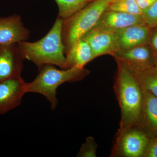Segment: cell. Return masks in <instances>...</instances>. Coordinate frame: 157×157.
I'll list each match as a JSON object with an SVG mask.
<instances>
[{
	"label": "cell",
	"mask_w": 157,
	"mask_h": 157,
	"mask_svg": "<svg viewBox=\"0 0 157 157\" xmlns=\"http://www.w3.org/2000/svg\"><path fill=\"white\" fill-rule=\"evenodd\" d=\"M118 70L114 90L121 108V120L117 134L137 127L142 112L143 95L141 88L132 72L116 60Z\"/></svg>",
	"instance_id": "6da1fadb"
},
{
	"label": "cell",
	"mask_w": 157,
	"mask_h": 157,
	"mask_svg": "<svg viewBox=\"0 0 157 157\" xmlns=\"http://www.w3.org/2000/svg\"><path fill=\"white\" fill-rule=\"evenodd\" d=\"M62 21L57 17L48 33L36 42L17 43L24 59L33 62L39 69L43 65L51 64L66 69L65 47L62 39Z\"/></svg>",
	"instance_id": "7a4b0ae2"
},
{
	"label": "cell",
	"mask_w": 157,
	"mask_h": 157,
	"mask_svg": "<svg viewBox=\"0 0 157 157\" xmlns=\"http://www.w3.org/2000/svg\"><path fill=\"white\" fill-rule=\"evenodd\" d=\"M33 81L26 82V92L42 95L50 103L51 109L54 110L58 104L57 90L66 82L81 81L90 73L84 68L72 67L59 70L53 65H43Z\"/></svg>",
	"instance_id": "3957f363"
},
{
	"label": "cell",
	"mask_w": 157,
	"mask_h": 157,
	"mask_svg": "<svg viewBox=\"0 0 157 157\" xmlns=\"http://www.w3.org/2000/svg\"><path fill=\"white\" fill-rule=\"evenodd\" d=\"M112 0H94L62 24V39L65 55L78 39L95 26Z\"/></svg>",
	"instance_id": "277c9868"
},
{
	"label": "cell",
	"mask_w": 157,
	"mask_h": 157,
	"mask_svg": "<svg viewBox=\"0 0 157 157\" xmlns=\"http://www.w3.org/2000/svg\"><path fill=\"white\" fill-rule=\"evenodd\" d=\"M149 142L144 132L134 127L117 134L113 153L123 157H144Z\"/></svg>",
	"instance_id": "5b68a950"
},
{
	"label": "cell",
	"mask_w": 157,
	"mask_h": 157,
	"mask_svg": "<svg viewBox=\"0 0 157 157\" xmlns=\"http://www.w3.org/2000/svg\"><path fill=\"white\" fill-rule=\"evenodd\" d=\"M26 82L21 76L0 82V114H4L21 104L26 92Z\"/></svg>",
	"instance_id": "8992f818"
},
{
	"label": "cell",
	"mask_w": 157,
	"mask_h": 157,
	"mask_svg": "<svg viewBox=\"0 0 157 157\" xmlns=\"http://www.w3.org/2000/svg\"><path fill=\"white\" fill-rule=\"evenodd\" d=\"M82 38L87 41L90 46L94 59L105 54L113 56L118 51L117 32L94 27Z\"/></svg>",
	"instance_id": "52a82bcc"
},
{
	"label": "cell",
	"mask_w": 157,
	"mask_h": 157,
	"mask_svg": "<svg viewBox=\"0 0 157 157\" xmlns=\"http://www.w3.org/2000/svg\"><path fill=\"white\" fill-rule=\"evenodd\" d=\"M24 60L17 43L0 44V82L21 76Z\"/></svg>",
	"instance_id": "ba28073f"
},
{
	"label": "cell",
	"mask_w": 157,
	"mask_h": 157,
	"mask_svg": "<svg viewBox=\"0 0 157 157\" xmlns=\"http://www.w3.org/2000/svg\"><path fill=\"white\" fill-rule=\"evenodd\" d=\"M144 45L119 51L113 56L131 71L142 70L153 67L155 58L152 59L149 49Z\"/></svg>",
	"instance_id": "9c48e42d"
},
{
	"label": "cell",
	"mask_w": 157,
	"mask_h": 157,
	"mask_svg": "<svg viewBox=\"0 0 157 157\" xmlns=\"http://www.w3.org/2000/svg\"><path fill=\"white\" fill-rule=\"evenodd\" d=\"M30 35V31L25 26L18 14L0 17V44L27 41Z\"/></svg>",
	"instance_id": "30bf717a"
},
{
	"label": "cell",
	"mask_w": 157,
	"mask_h": 157,
	"mask_svg": "<svg viewBox=\"0 0 157 157\" xmlns=\"http://www.w3.org/2000/svg\"><path fill=\"white\" fill-rule=\"evenodd\" d=\"M139 25H145L140 15L107 9L95 27L105 30L117 32L128 27Z\"/></svg>",
	"instance_id": "8fae6325"
},
{
	"label": "cell",
	"mask_w": 157,
	"mask_h": 157,
	"mask_svg": "<svg viewBox=\"0 0 157 157\" xmlns=\"http://www.w3.org/2000/svg\"><path fill=\"white\" fill-rule=\"evenodd\" d=\"M117 33L118 51H119L144 45L147 41L149 30L145 25H139L128 27Z\"/></svg>",
	"instance_id": "7c38bea8"
},
{
	"label": "cell",
	"mask_w": 157,
	"mask_h": 157,
	"mask_svg": "<svg viewBox=\"0 0 157 157\" xmlns=\"http://www.w3.org/2000/svg\"><path fill=\"white\" fill-rule=\"evenodd\" d=\"M66 69L84 68L86 64L94 59L92 51L87 41L80 38L71 46L65 54Z\"/></svg>",
	"instance_id": "4fadbf2b"
},
{
	"label": "cell",
	"mask_w": 157,
	"mask_h": 157,
	"mask_svg": "<svg viewBox=\"0 0 157 157\" xmlns=\"http://www.w3.org/2000/svg\"><path fill=\"white\" fill-rule=\"evenodd\" d=\"M141 89L143 103L140 122L143 119L151 132L157 136V97L147 91Z\"/></svg>",
	"instance_id": "5bb4252c"
},
{
	"label": "cell",
	"mask_w": 157,
	"mask_h": 157,
	"mask_svg": "<svg viewBox=\"0 0 157 157\" xmlns=\"http://www.w3.org/2000/svg\"><path fill=\"white\" fill-rule=\"evenodd\" d=\"M131 71L142 89L157 97V68L155 66L144 70Z\"/></svg>",
	"instance_id": "9a60e30c"
},
{
	"label": "cell",
	"mask_w": 157,
	"mask_h": 157,
	"mask_svg": "<svg viewBox=\"0 0 157 157\" xmlns=\"http://www.w3.org/2000/svg\"><path fill=\"white\" fill-rule=\"evenodd\" d=\"M58 6V17L67 19L83 9L94 0H55Z\"/></svg>",
	"instance_id": "2e32d148"
},
{
	"label": "cell",
	"mask_w": 157,
	"mask_h": 157,
	"mask_svg": "<svg viewBox=\"0 0 157 157\" xmlns=\"http://www.w3.org/2000/svg\"><path fill=\"white\" fill-rule=\"evenodd\" d=\"M107 9L140 16L143 13L135 0H116L110 3Z\"/></svg>",
	"instance_id": "e0dca14e"
},
{
	"label": "cell",
	"mask_w": 157,
	"mask_h": 157,
	"mask_svg": "<svg viewBox=\"0 0 157 157\" xmlns=\"http://www.w3.org/2000/svg\"><path fill=\"white\" fill-rule=\"evenodd\" d=\"M98 144L92 137H87L77 155L79 157H96Z\"/></svg>",
	"instance_id": "ac0fdd59"
},
{
	"label": "cell",
	"mask_w": 157,
	"mask_h": 157,
	"mask_svg": "<svg viewBox=\"0 0 157 157\" xmlns=\"http://www.w3.org/2000/svg\"><path fill=\"white\" fill-rule=\"evenodd\" d=\"M141 17L145 25L150 26L157 25V1L148 9L143 11Z\"/></svg>",
	"instance_id": "d6986e66"
},
{
	"label": "cell",
	"mask_w": 157,
	"mask_h": 157,
	"mask_svg": "<svg viewBox=\"0 0 157 157\" xmlns=\"http://www.w3.org/2000/svg\"><path fill=\"white\" fill-rule=\"evenodd\" d=\"M144 157H157V137L150 141Z\"/></svg>",
	"instance_id": "ffe728a7"
},
{
	"label": "cell",
	"mask_w": 157,
	"mask_h": 157,
	"mask_svg": "<svg viewBox=\"0 0 157 157\" xmlns=\"http://www.w3.org/2000/svg\"><path fill=\"white\" fill-rule=\"evenodd\" d=\"M157 0H135L137 5L142 11L151 7Z\"/></svg>",
	"instance_id": "44dd1931"
},
{
	"label": "cell",
	"mask_w": 157,
	"mask_h": 157,
	"mask_svg": "<svg viewBox=\"0 0 157 157\" xmlns=\"http://www.w3.org/2000/svg\"><path fill=\"white\" fill-rule=\"evenodd\" d=\"M151 44L155 50L157 52V33L154 34L152 38Z\"/></svg>",
	"instance_id": "7402d4cb"
},
{
	"label": "cell",
	"mask_w": 157,
	"mask_h": 157,
	"mask_svg": "<svg viewBox=\"0 0 157 157\" xmlns=\"http://www.w3.org/2000/svg\"><path fill=\"white\" fill-rule=\"evenodd\" d=\"M155 66L157 68V54L155 58Z\"/></svg>",
	"instance_id": "603a6c76"
},
{
	"label": "cell",
	"mask_w": 157,
	"mask_h": 157,
	"mask_svg": "<svg viewBox=\"0 0 157 157\" xmlns=\"http://www.w3.org/2000/svg\"><path fill=\"white\" fill-rule=\"evenodd\" d=\"M116 1V0H112V2H113V1Z\"/></svg>",
	"instance_id": "cb8c5ba5"
},
{
	"label": "cell",
	"mask_w": 157,
	"mask_h": 157,
	"mask_svg": "<svg viewBox=\"0 0 157 157\" xmlns=\"http://www.w3.org/2000/svg\"></svg>",
	"instance_id": "d4e9b609"
}]
</instances>
